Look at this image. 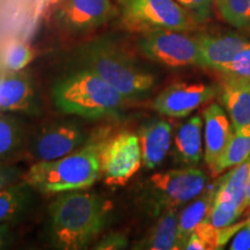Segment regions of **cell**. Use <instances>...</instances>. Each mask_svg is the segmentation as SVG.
Returning <instances> with one entry per match:
<instances>
[{"label":"cell","instance_id":"obj_21","mask_svg":"<svg viewBox=\"0 0 250 250\" xmlns=\"http://www.w3.org/2000/svg\"><path fill=\"white\" fill-rule=\"evenodd\" d=\"M177 225L179 217L175 210H167L162 212L158 223L148 234L137 246L138 249L149 250H171L176 249L177 240Z\"/></svg>","mask_w":250,"mask_h":250},{"label":"cell","instance_id":"obj_30","mask_svg":"<svg viewBox=\"0 0 250 250\" xmlns=\"http://www.w3.org/2000/svg\"><path fill=\"white\" fill-rule=\"evenodd\" d=\"M22 173L13 165L0 164V190L19 182Z\"/></svg>","mask_w":250,"mask_h":250},{"label":"cell","instance_id":"obj_25","mask_svg":"<svg viewBox=\"0 0 250 250\" xmlns=\"http://www.w3.org/2000/svg\"><path fill=\"white\" fill-rule=\"evenodd\" d=\"M34 58V51L27 43L14 41L4 52L2 62L8 72H19L26 68Z\"/></svg>","mask_w":250,"mask_h":250},{"label":"cell","instance_id":"obj_15","mask_svg":"<svg viewBox=\"0 0 250 250\" xmlns=\"http://www.w3.org/2000/svg\"><path fill=\"white\" fill-rule=\"evenodd\" d=\"M34 101L35 94L26 72H8L0 79V111L31 112Z\"/></svg>","mask_w":250,"mask_h":250},{"label":"cell","instance_id":"obj_22","mask_svg":"<svg viewBox=\"0 0 250 250\" xmlns=\"http://www.w3.org/2000/svg\"><path fill=\"white\" fill-rule=\"evenodd\" d=\"M250 156V125L234 130V133L227 144L226 148L219 156L211 171L219 175L234 166L241 164Z\"/></svg>","mask_w":250,"mask_h":250},{"label":"cell","instance_id":"obj_20","mask_svg":"<svg viewBox=\"0 0 250 250\" xmlns=\"http://www.w3.org/2000/svg\"><path fill=\"white\" fill-rule=\"evenodd\" d=\"M31 188L18 182L0 190V224H11L24 214L31 202Z\"/></svg>","mask_w":250,"mask_h":250},{"label":"cell","instance_id":"obj_24","mask_svg":"<svg viewBox=\"0 0 250 250\" xmlns=\"http://www.w3.org/2000/svg\"><path fill=\"white\" fill-rule=\"evenodd\" d=\"M217 12L225 22L240 30H250V0H215Z\"/></svg>","mask_w":250,"mask_h":250},{"label":"cell","instance_id":"obj_16","mask_svg":"<svg viewBox=\"0 0 250 250\" xmlns=\"http://www.w3.org/2000/svg\"><path fill=\"white\" fill-rule=\"evenodd\" d=\"M221 101L234 130L250 125V81L224 76L221 81Z\"/></svg>","mask_w":250,"mask_h":250},{"label":"cell","instance_id":"obj_7","mask_svg":"<svg viewBox=\"0 0 250 250\" xmlns=\"http://www.w3.org/2000/svg\"><path fill=\"white\" fill-rule=\"evenodd\" d=\"M139 51L146 58L170 67L199 66V44L197 36L180 30L146 31L138 40Z\"/></svg>","mask_w":250,"mask_h":250},{"label":"cell","instance_id":"obj_32","mask_svg":"<svg viewBox=\"0 0 250 250\" xmlns=\"http://www.w3.org/2000/svg\"><path fill=\"white\" fill-rule=\"evenodd\" d=\"M186 250H208V246L205 245V242L199 237L197 234L193 232L191 235H190L189 240H188L186 247H184Z\"/></svg>","mask_w":250,"mask_h":250},{"label":"cell","instance_id":"obj_4","mask_svg":"<svg viewBox=\"0 0 250 250\" xmlns=\"http://www.w3.org/2000/svg\"><path fill=\"white\" fill-rule=\"evenodd\" d=\"M79 61L126 100L142 99L154 86V76L137 66L129 55L108 40H95L81 46Z\"/></svg>","mask_w":250,"mask_h":250},{"label":"cell","instance_id":"obj_19","mask_svg":"<svg viewBox=\"0 0 250 250\" xmlns=\"http://www.w3.org/2000/svg\"><path fill=\"white\" fill-rule=\"evenodd\" d=\"M250 174V156L241 164L234 166L233 169L221 177L217 182L214 202H233L241 206L246 201L247 187Z\"/></svg>","mask_w":250,"mask_h":250},{"label":"cell","instance_id":"obj_10","mask_svg":"<svg viewBox=\"0 0 250 250\" xmlns=\"http://www.w3.org/2000/svg\"><path fill=\"white\" fill-rule=\"evenodd\" d=\"M86 142V134L72 123H59L45 127L34 138L30 154L35 161H52L77 151Z\"/></svg>","mask_w":250,"mask_h":250},{"label":"cell","instance_id":"obj_33","mask_svg":"<svg viewBox=\"0 0 250 250\" xmlns=\"http://www.w3.org/2000/svg\"><path fill=\"white\" fill-rule=\"evenodd\" d=\"M12 240V230L9 224H0V249H5Z\"/></svg>","mask_w":250,"mask_h":250},{"label":"cell","instance_id":"obj_35","mask_svg":"<svg viewBox=\"0 0 250 250\" xmlns=\"http://www.w3.org/2000/svg\"><path fill=\"white\" fill-rule=\"evenodd\" d=\"M248 220H249V221H250V217H249V219H248Z\"/></svg>","mask_w":250,"mask_h":250},{"label":"cell","instance_id":"obj_8","mask_svg":"<svg viewBox=\"0 0 250 250\" xmlns=\"http://www.w3.org/2000/svg\"><path fill=\"white\" fill-rule=\"evenodd\" d=\"M100 160L105 183L110 186L126 183L143 165L138 134L125 131L103 142Z\"/></svg>","mask_w":250,"mask_h":250},{"label":"cell","instance_id":"obj_13","mask_svg":"<svg viewBox=\"0 0 250 250\" xmlns=\"http://www.w3.org/2000/svg\"><path fill=\"white\" fill-rule=\"evenodd\" d=\"M199 66L220 72L248 42L241 34L198 35Z\"/></svg>","mask_w":250,"mask_h":250},{"label":"cell","instance_id":"obj_3","mask_svg":"<svg viewBox=\"0 0 250 250\" xmlns=\"http://www.w3.org/2000/svg\"><path fill=\"white\" fill-rule=\"evenodd\" d=\"M52 101L62 114L99 120L116 117L126 99L98 74L83 67L56 83Z\"/></svg>","mask_w":250,"mask_h":250},{"label":"cell","instance_id":"obj_17","mask_svg":"<svg viewBox=\"0 0 250 250\" xmlns=\"http://www.w3.org/2000/svg\"><path fill=\"white\" fill-rule=\"evenodd\" d=\"M203 120L199 115L180 125L174 138L175 159L184 167H196L203 158Z\"/></svg>","mask_w":250,"mask_h":250},{"label":"cell","instance_id":"obj_26","mask_svg":"<svg viewBox=\"0 0 250 250\" xmlns=\"http://www.w3.org/2000/svg\"><path fill=\"white\" fill-rule=\"evenodd\" d=\"M243 212L241 206L233 202L213 203L205 219L215 228H224L235 223Z\"/></svg>","mask_w":250,"mask_h":250},{"label":"cell","instance_id":"obj_23","mask_svg":"<svg viewBox=\"0 0 250 250\" xmlns=\"http://www.w3.org/2000/svg\"><path fill=\"white\" fill-rule=\"evenodd\" d=\"M23 140V127L11 112L0 111V164H7L17 154Z\"/></svg>","mask_w":250,"mask_h":250},{"label":"cell","instance_id":"obj_11","mask_svg":"<svg viewBox=\"0 0 250 250\" xmlns=\"http://www.w3.org/2000/svg\"><path fill=\"white\" fill-rule=\"evenodd\" d=\"M116 15L111 0H59L57 17L67 29L88 31L103 26Z\"/></svg>","mask_w":250,"mask_h":250},{"label":"cell","instance_id":"obj_27","mask_svg":"<svg viewBox=\"0 0 250 250\" xmlns=\"http://www.w3.org/2000/svg\"><path fill=\"white\" fill-rule=\"evenodd\" d=\"M223 76H232L250 81V42L237 51L234 58L220 71Z\"/></svg>","mask_w":250,"mask_h":250},{"label":"cell","instance_id":"obj_5","mask_svg":"<svg viewBox=\"0 0 250 250\" xmlns=\"http://www.w3.org/2000/svg\"><path fill=\"white\" fill-rule=\"evenodd\" d=\"M208 175L196 167L155 173L146 183V199L154 214L175 210L197 198L208 187Z\"/></svg>","mask_w":250,"mask_h":250},{"label":"cell","instance_id":"obj_6","mask_svg":"<svg viewBox=\"0 0 250 250\" xmlns=\"http://www.w3.org/2000/svg\"><path fill=\"white\" fill-rule=\"evenodd\" d=\"M122 19L127 27L146 31H190L193 19L176 0H118Z\"/></svg>","mask_w":250,"mask_h":250},{"label":"cell","instance_id":"obj_1","mask_svg":"<svg viewBox=\"0 0 250 250\" xmlns=\"http://www.w3.org/2000/svg\"><path fill=\"white\" fill-rule=\"evenodd\" d=\"M110 206L83 190L62 192L49 206V237L55 248L85 249L107 225Z\"/></svg>","mask_w":250,"mask_h":250},{"label":"cell","instance_id":"obj_14","mask_svg":"<svg viewBox=\"0 0 250 250\" xmlns=\"http://www.w3.org/2000/svg\"><path fill=\"white\" fill-rule=\"evenodd\" d=\"M138 137L143 166L147 169H155L164 162L169 153L171 124L162 120L151 121L140 127Z\"/></svg>","mask_w":250,"mask_h":250},{"label":"cell","instance_id":"obj_34","mask_svg":"<svg viewBox=\"0 0 250 250\" xmlns=\"http://www.w3.org/2000/svg\"><path fill=\"white\" fill-rule=\"evenodd\" d=\"M250 206V174H249V181H248V187H247V195H246V201L243 204V208H248Z\"/></svg>","mask_w":250,"mask_h":250},{"label":"cell","instance_id":"obj_28","mask_svg":"<svg viewBox=\"0 0 250 250\" xmlns=\"http://www.w3.org/2000/svg\"><path fill=\"white\" fill-rule=\"evenodd\" d=\"M196 23H204L211 18L215 0H176Z\"/></svg>","mask_w":250,"mask_h":250},{"label":"cell","instance_id":"obj_9","mask_svg":"<svg viewBox=\"0 0 250 250\" xmlns=\"http://www.w3.org/2000/svg\"><path fill=\"white\" fill-rule=\"evenodd\" d=\"M215 86L205 83H177L156 96L153 107L159 114L174 118L187 117L217 95Z\"/></svg>","mask_w":250,"mask_h":250},{"label":"cell","instance_id":"obj_12","mask_svg":"<svg viewBox=\"0 0 250 250\" xmlns=\"http://www.w3.org/2000/svg\"><path fill=\"white\" fill-rule=\"evenodd\" d=\"M204 117V160L212 169L232 138L234 129L229 117L218 103H212L203 112Z\"/></svg>","mask_w":250,"mask_h":250},{"label":"cell","instance_id":"obj_18","mask_svg":"<svg viewBox=\"0 0 250 250\" xmlns=\"http://www.w3.org/2000/svg\"><path fill=\"white\" fill-rule=\"evenodd\" d=\"M215 191H217V182L210 187H206L204 191L191 201L182 211L179 217V225H177L176 249H184L188 240L196 227L208 217L213 205Z\"/></svg>","mask_w":250,"mask_h":250},{"label":"cell","instance_id":"obj_2","mask_svg":"<svg viewBox=\"0 0 250 250\" xmlns=\"http://www.w3.org/2000/svg\"><path fill=\"white\" fill-rule=\"evenodd\" d=\"M102 144L93 140L57 160L37 161L24 173L23 181L46 195L88 189L101 176Z\"/></svg>","mask_w":250,"mask_h":250},{"label":"cell","instance_id":"obj_31","mask_svg":"<svg viewBox=\"0 0 250 250\" xmlns=\"http://www.w3.org/2000/svg\"><path fill=\"white\" fill-rule=\"evenodd\" d=\"M247 224L235 234L229 249L232 250H249L250 249V221L246 220Z\"/></svg>","mask_w":250,"mask_h":250},{"label":"cell","instance_id":"obj_29","mask_svg":"<svg viewBox=\"0 0 250 250\" xmlns=\"http://www.w3.org/2000/svg\"><path fill=\"white\" fill-rule=\"evenodd\" d=\"M127 237L122 233H110L100 241L94 249L99 250H121L127 248Z\"/></svg>","mask_w":250,"mask_h":250}]
</instances>
